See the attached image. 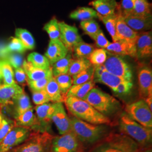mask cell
Listing matches in <instances>:
<instances>
[{"label":"cell","instance_id":"1","mask_svg":"<svg viewBox=\"0 0 152 152\" xmlns=\"http://www.w3.org/2000/svg\"><path fill=\"white\" fill-rule=\"evenodd\" d=\"M68 110L78 119L94 125L111 126L112 122L108 117L99 112L85 100L74 97H68L64 100Z\"/></svg>","mask_w":152,"mask_h":152},{"label":"cell","instance_id":"2","mask_svg":"<svg viewBox=\"0 0 152 152\" xmlns=\"http://www.w3.org/2000/svg\"><path fill=\"white\" fill-rule=\"evenodd\" d=\"M71 129L81 144L92 145L102 140L110 132L109 126L94 125L77 118H69Z\"/></svg>","mask_w":152,"mask_h":152},{"label":"cell","instance_id":"3","mask_svg":"<svg viewBox=\"0 0 152 152\" xmlns=\"http://www.w3.org/2000/svg\"><path fill=\"white\" fill-rule=\"evenodd\" d=\"M141 148L125 134L110 132L90 152H142Z\"/></svg>","mask_w":152,"mask_h":152},{"label":"cell","instance_id":"4","mask_svg":"<svg viewBox=\"0 0 152 152\" xmlns=\"http://www.w3.org/2000/svg\"><path fill=\"white\" fill-rule=\"evenodd\" d=\"M120 132L130 137L142 148L151 145L152 129L147 128L132 120L126 112L120 115L118 120Z\"/></svg>","mask_w":152,"mask_h":152},{"label":"cell","instance_id":"5","mask_svg":"<svg viewBox=\"0 0 152 152\" xmlns=\"http://www.w3.org/2000/svg\"><path fill=\"white\" fill-rule=\"evenodd\" d=\"M83 100L108 117L117 113L121 108V104L118 100L96 87L90 90Z\"/></svg>","mask_w":152,"mask_h":152},{"label":"cell","instance_id":"6","mask_svg":"<svg viewBox=\"0 0 152 152\" xmlns=\"http://www.w3.org/2000/svg\"><path fill=\"white\" fill-rule=\"evenodd\" d=\"M53 137L48 131L32 132L23 143L8 152H51Z\"/></svg>","mask_w":152,"mask_h":152},{"label":"cell","instance_id":"7","mask_svg":"<svg viewBox=\"0 0 152 152\" xmlns=\"http://www.w3.org/2000/svg\"><path fill=\"white\" fill-rule=\"evenodd\" d=\"M125 110L132 120L145 127L152 129V110L144 100L127 104Z\"/></svg>","mask_w":152,"mask_h":152},{"label":"cell","instance_id":"8","mask_svg":"<svg viewBox=\"0 0 152 152\" xmlns=\"http://www.w3.org/2000/svg\"><path fill=\"white\" fill-rule=\"evenodd\" d=\"M107 58L103 65L105 70L126 81H132V72L130 65L119 55L107 52Z\"/></svg>","mask_w":152,"mask_h":152},{"label":"cell","instance_id":"9","mask_svg":"<svg viewBox=\"0 0 152 152\" xmlns=\"http://www.w3.org/2000/svg\"><path fill=\"white\" fill-rule=\"evenodd\" d=\"M81 143L71 130L60 136L54 137L51 141V152H80Z\"/></svg>","mask_w":152,"mask_h":152},{"label":"cell","instance_id":"10","mask_svg":"<svg viewBox=\"0 0 152 152\" xmlns=\"http://www.w3.org/2000/svg\"><path fill=\"white\" fill-rule=\"evenodd\" d=\"M29 127L15 126L0 142V152H8L25 141L32 133Z\"/></svg>","mask_w":152,"mask_h":152},{"label":"cell","instance_id":"11","mask_svg":"<svg viewBox=\"0 0 152 152\" xmlns=\"http://www.w3.org/2000/svg\"><path fill=\"white\" fill-rule=\"evenodd\" d=\"M60 41L68 51L73 52L76 45L83 41L77 28L69 25L65 22H59Z\"/></svg>","mask_w":152,"mask_h":152},{"label":"cell","instance_id":"12","mask_svg":"<svg viewBox=\"0 0 152 152\" xmlns=\"http://www.w3.org/2000/svg\"><path fill=\"white\" fill-rule=\"evenodd\" d=\"M139 94L142 100L152 96V72L147 65H140L137 71Z\"/></svg>","mask_w":152,"mask_h":152},{"label":"cell","instance_id":"13","mask_svg":"<svg viewBox=\"0 0 152 152\" xmlns=\"http://www.w3.org/2000/svg\"><path fill=\"white\" fill-rule=\"evenodd\" d=\"M55 104V110L52 115L51 121L54 122L61 135L72 130L71 121L63 103H56Z\"/></svg>","mask_w":152,"mask_h":152},{"label":"cell","instance_id":"14","mask_svg":"<svg viewBox=\"0 0 152 152\" xmlns=\"http://www.w3.org/2000/svg\"><path fill=\"white\" fill-rule=\"evenodd\" d=\"M135 47L137 59L151 57L152 54V31L139 33Z\"/></svg>","mask_w":152,"mask_h":152},{"label":"cell","instance_id":"15","mask_svg":"<svg viewBox=\"0 0 152 152\" xmlns=\"http://www.w3.org/2000/svg\"><path fill=\"white\" fill-rule=\"evenodd\" d=\"M105 50L108 53L112 54L117 55L121 56H129L136 58L135 43L119 39L112 43H110Z\"/></svg>","mask_w":152,"mask_h":152},{"label":"cell","instance_id":"16","mask_svg":"<svg viewBox=\"0 0 152 152\" xmlns=\"http://www.w3.org/2000/svg\"><path fill=\"white\" fill-rule=\"evenodd\" d=\"M68 54V51L60 39L50 40L45 56L49 60L50 64H53L57 61L64 58Z\"/></svg>","mask_w":152,"mask_h":152},{"label":"cell","instance_id":"17","mask_svg":"<svg viewBox=\"0 0 152 152\" xmlns=\"http://www.w3.org/2000/svg\"><path fill=\"white\" fill-rule=\"evenodd\" d=\"M126 24L136 32H146L152 28V17L131 15L124 18Z\"/></svg>","mask_w":152,"mask_h":152},{"label":"cell","instance_id":"18","mask_svg":"<svg viewBox=\"0 0 152 152\" xmlns=\"http://www.w3.org/2000/svg\"><path fill=\"white\" fill-rule=\"evenodd\" d=\"M90 5L95 9L99 18L114 14L118 3L117 0H94L90 2Z\"/></svg>","mask_w":152,"mask_h":152},{"label":"cell","instance_id":"19","mask_svg":"<svg viewBox=\"0 0 152 152\" xmlns=\"http://www.w3.org/2000/svg\"><path fill=\"white\" fill-rule=\"evenodd\" d=\"M139 33L129 27L125 23L122 16L119 15L116 26V35L118 39L136 43Z\"/></svg>","mask_w":152,"mask_h":152},{"label":"cell","instance_id":"20","mask_svg":"<svg viewBox=\"0 0 152 152\" xmlns=\"http://www.w3.org/2000/svg\"><path fill=\"white\" fill-rule=\"evenodd\" d=\"M23 92V88L16 83L12 85L0 83V105L4 106L8 104L14 98Z\"/></svg>","mask_w":152,"mask_h":152},{"label":"cell","instance_id":"21","mask_svg":"<svg viewBox=\"0 0 152 152\" xmlns=\"http://www.w3.org/2000/svg\"><path fill=\"white\" fill-rule=\"evenodd\" d=\"M25 71L28 80L31 81H36L50 77H53L51 67L48 69H41L34 67L28 61L24 60L22 66Z\"/></svg>","mask_w":152,"mask_h":152},{"label":"cell","instance_id":"22","mask_svg":"<svg viewBox=\"0 0 152 152\" xmlns=\"http://www.w3.org/2000/svg\"><path fill=\"white\" fill-rule=\"evenodd\" d=\"M35 109L39 126H41V125L46 126L51 121L52 115L55 110V104L49 103L43 104L42 105H37Z\"/></svg>","mask_w":152,"mask_h":152},{"label":"cell","instance_id":"23","mask_svg":"<svg viewBox=\"0 0 152 152\" xmlns=\"http://www.w3.org/2000/svg\"><path fill=\"white\" fill-rule=\"evenodd\" d=\"M95 82L94 80L80 85H73L66 93L65 98L74 97L81 100H84L90 90L95 87Z\"/></svg>","mask_w":152,"mask_h":152},{"label":"cell","instance_id":"24","mask_svg":"<svg viewBox=\"0 0 152 152\" xmlns=\"http://www.w3.org/2000/svg\"><path fill=\"white\" fill-rule=\"evenodd\" d=\"M14 122L15 126L29 127L32 130H34L35 127H39L38 120L34 114L33 108L15 117Z\"/></svg>","mask_w":152,"mask_h":152},{"label":"cell","instance_id":"25","mask_svg":"<svg viewBox=\"0 0 152 152\" xmlns=\"http://www.w3.org/2000/svg\"><path fill=\"white\" fill-rule=\"evenodd\" d=\"M9 104L12 105L14 108V118L28 110L32 108L29 98L24 91L14 98Z\"/></svg>","mask_w":152,"mask_h":152},{"label":"cell","instance_id":"26","mask_svg":"<svg viewBox=\"0 0 152 152\" xmlns=\"http://www.w3.org/2000/svg\"><path fill=\"white\" fill-rule=\"evenodd\" d=\"M124 81L126 80L111 74L108 71H106L105 69L99 76L94 78V81L95 82H99L111 88L113 91H114L115 88Z\"/></svg>","mask_w":152,"mask_h":152},{"label":"cell","instance_id":"27","mask_svg":"<svg viewBox=\"0 0 152 152\" xmlns=\"http://www.w3.org/2000/svg\"><path fill=\"white\" fill-rule=\"evenodd\" d=\"M45 90L48 95L50 101L53 103H63L64 102V98L54 77L49 81L45 87Z\"/></svg>","mask_w":152,"mask_h":152},{"label":"cell","instance_id":"28","mask_svg":"<svg viewBox=\"0 0 152 152\" xmlns=\"http://www.w3.org/2000/svg\"><path fill=\"white\" fill-rule=\"evenodd\" d=\"M69 17L72 19L78 20L81 21H85L94 18H99L97 12L94 9L87 7H81L72 11L70 14Z\"/></svg>","mask_w":152,"mask_h":152},{"label":"cell","instance_id":"29","mask_svg":"<svg viewBox=\"0 0 152 152\" xmlns=\"http://www.w3.org/2000/svg\"><path fill=\"white\" fill-rule=\"evenodd\" d=\"M72 59V55L68 54L64 58L54 63L51 67L53 77H56L61 75L68 74Z\"/></svg>","mask_w":152,"mask_h":152},{"label":"cell","instance_id":"30","mask_svg":"<svg viewBox=\"0 0 152 152\" xmlns=\"http://www.w3.org/2000/svg\"><path fill=\"white\" fill-rule=\"evenodd\" d=\"M0 69L2 81L6 85H12L16 82L12 68L6 60H0Z\"/></svg>","mask_w":152,"mask_h":152},{"label":"cell","instance_id":"31","mask_svg":"<svg viewBox=\"0 0 152 152\" xmlns=\"http://www.w3.org/2000/svg\"><path fill=\"white\" fill-rule=\"evenodd\" d=\"M91 65L87 58H82L73 59L71 61L68 74L73 77L86 69Z\"/></svg>","mask_w":152,"mask_h":152},{"label":"cell","instance_id":"32","mask_svg":"<svg viewBox=\"0 0 152 152\" xmlns=\"http://www.w3.org/2000/svg\"><path fill=\"white\" fill-rule=\"evenodd\" d=\"M118 16L119 15L115 12L114 14L111 15L99 18L105 25L113 42L118 40L116 35V26Z\"/></svg>","mask_w":152,"mask_h":152},{"label":"cell","instance_id":"33","mask_svg":"<svg viewBox=\"0 0 152 152\" xmlns=\"http://www.w3.org/2000/svg\"><path fill=\"white\" fill-rule=\"evenodd\" d=\"M15 36L22 42L26 50H33L35 48V40L32 34L27 29L18 28L15 30Z\"/></svg>","mask_w":152,"mask_h":152},{"label":"cell","instance_id":"34","mask_svg":"<svg viewBox=\"0 0 152 152\" xmlns=\"http://www.w3.org/2000/svg\"><path fill=\"white\" fill-rule=\"evenodd\" d=\"M27 61L33 66L41 69H48L51 68L50 63L48 58L38 53H32L28 56Z\"/></svg>","mask_w":152,"mask_h":152},{"label":"cell","instance_id":"35","mask_svg":"<svg viewBox=\"0 0 152 152\" xmlns=\"http://www.w3.org/2000/svg\"><path fill=\"white\" fill-rule=\"evenodd\" d=\"M132 15L139 16H151V5L148 0H134V7Z\"/></svg>","mask_w":152,"mask_h":152},{"label":"cell","instance_id":"36","mask_svg":"<svg viewBox=\"0 0 152 152\" xmlns=\"http://www.w3.org/2000/svg\"><path fill=\"white\" fill-rule=\"evenodd\" d=\"M107 51L104 49H94L87 58L91 64L94 66L103 65L107 58Z\"/></svg>","mask_w":152,"mask_h":152},{"label":"cell","instance_id":"37","mask_svg":"<svg viewBox=\"0 0 152 152\" xmlns=\"http://www.w3.org/2000/svg\"><path fill=\"white\" fill-rule=\"evenodd\" d=\"M95 49L94 46L83 41L76 45L73 50L74 56L76 58H87Z\"/></svg>","mask_w":152,"mask_h":152},{"label":"cell","instance_id":"38","mask_svg":"<svg viewBox=\"0 0 152 152\" xmlns=\"http://www.w3.org/2000/svg\"><path fill=\"white\" fill-rule=\"evenodd\" d=\"M44 29L49 34L50 40L60 39L59 22L55 18H53L45 25Z\"/></svg>","mask_w":152,"mask_h":152},{"label":"cell","instance_id":"39","mask_svg":"<svg viewBox=\"0 0 152 152\" xmlns=\"http://www.w3.org/2000/svg\"><path fill=\"white\" fill-rule=\"evenodd\" d=\"M94 66L91 65L86 69L72 77L73 85H80L94 80Z\"/></svg>","mask_w":152,"mask_h":152},{"label":"cell","instance_id":"40","mask_svg":"<svg viewBox=\"0 0 152 152\" xmlns=\"http://www.w3.org/2000/svg\"><path fill=\"white\" fill-rule=\"evenodd\" d=\"M54 78L60 88L61 93L65 100L66 93L73 85L72 77L68 74H65L59 75Z\"/></svg>","mask_w":152,"mask_h":152},{"label":"cell","instance_id":"41","mask_svg":"<svg viewBox=\"0 0 152 152\" xmlns=\"http://www.w3.org/2000/svg\"><path fill=\"white\" fill-rule=\"evenodd\" d=\"M80 27L92 39L100 29L99 24L94 19L82 21L80 23Z\"/></svg>","mask_w":152,"mask_h":152},{"label":"cell","instance_id":"42","mask_svg":"<svg viewBox=\"0 0 152 152\" xmlns=\"http://www.w3.org/2000/svg\"><path fill=\"white\" fill-rule=\"evenodd\" d=\"M134 0H121L116 12L124 18L131 15L134 10Z\"/></svg>","mask_w":152,"mask_h":152},{"label":"cell","instance_id":"43","mask_svg":"<svg viewBox=\"0 0 152 152\" xmlns=\"http://www.w3.org/2000/svg\"><path fill=\"white\" fill-rule=\"evenodd\" d=\"M6 49L7 52L10 53L22 54L26 51L21 41L16 37H12L9 44L6 45Z\"/></svg>","mask_w":152,"mask_h":152},{"label":"cell","instance_id":"44","mask_svg":"<svg viewBox=\"0 0 152 152\" xmlns=\"http://www.w3.org/2000/svg\"><path fill=\"white\" fill-rule=\"evenodd\" d=\"M15 126L14 121L3 117L0 124V142Z\"/></svg>","mask_w":152,"mask_h":152},{"label":"cell","instance_id":"45","mask_svg":"<svg viewBox=\"0 0 152 152\" xmlns=\"http://www.w3.org/2000/svg\"><path fill=\"white\" fill-rule=\"evenodd\" d=\"M33 103L36 105H42L43 104L49 103L50 101L48 95L45 88L39 91H32Z\"/></svg>","mask_w":152,"mask_h":152},{"label":"cell","instance_id":"46","mask_svg":"<svg viewBox=\"0 0 152 152\" xmlns=\"http://www.w3.org/2000/svg\"><path fill=\"white\" fill-rule=\"evenodd\" d=\"M14 69L22 68L24 63V58L22 54L10 53L5 59Z\"/></svg>","mask_w":152,"mask_h":152},{"label":"cell","instance_id":"47","mask_svg":"<svg viewBox=\"0 0 152 152\" xmlns=\"http://www.w3.org/2000/svg\"><path fill=\"white\" fill-rule=\"evenodd\" d=\"M53 77H47L36 81H31L28 79L27 84L32 91H39L45 88L49 81Z\"/></svg>","mask_w":152,"mask_h":152},{"label":"cell","instance_id":"48","mask_svg":"<svg viewBox=\"0 0 152 152\" xmlns=\"http://www.w3.org/2000/svg\"><path fill=\"white\" fill-rule=\"evenodd\" d=\"M133 86L132 81H124L118 85L113 92L119 95H127L131 92Z\"/></svg>","mask_w":152,"mask_h":152},{"label":"cell","instance_id":"49","mask_svg":"<svg viewBox=\"0 0 152 152\" xmlns=\"http://www.w3.org/2000/svg\"><path fill=\"white\" fill-rule=\"evenodd\" d=\"M93 39L95 41L96 46L100 49H106L110 43L101 29H100Z\"/></svg>","mask_w":152,"mask_h":152},{"label":"cell","instance_id":"50","mask_svg":"<svg viewBox=\"0 0 152 152\" xmlns=\"http://www.w3.org/2000/svg\"><path fill=\"white\" fill-rule=\"evenodd\" d=\"M14 78L16 82L20 84L27 83L28 77L23 68H15L14 71Z\"/></svg>","mask_w":152,"mask_h":152},{"label":"cell","instance_id":"51","mask_svg":"<svg viewBox=\"0 0 152 152\" xmlns=\"http://www.w3.org/2000/svg\"><path fill=\"white\" fill-rule=\"evenodd\" d=\"M9 54L6 49V45L0 42V58L3 59V60H5Z\"/></svg>","mask_w":152,"mask_h":152},{"label":"cell","instance_id":"52","mask_svg":"<svg viewBox=\"0 0 152 152\" xmlns=\"http://www.w3.org/2000/svg\"><path fill=\"white\" fill-rule=\"evenodd\" d=\"M144 101L147 103L148 106L149 107V108H150V109L152 110V96H149L148 98L145 99L144 100Z\"/></svg>","mask_w":152,"mask_h":152},{"label":"cell","instance_id":"53","mask_svg":"<svg viewBox=\"0 0 152 152\" xmlns=\"http://www.w3.org/2000/svg\"><path fill=\"white\" fill-rule=\"evenodd\" d=\"M2 119H3V116H2V114L0 113V124H1V122H2Z\"/></svg>","mask_w":152,"mask_h":152},{"label":"cell","instance_id":"54","mask_svg":"<svg viewBox=\"0 0 152 152\" xmlns=\"http://www.w3.org/2000/svg\"><path fill=\"white\" fill-rule=\"evenodd\" d=\"M142 152H152V149H149L146 150V151H143Z\"/></svg>","mask_w":152,"mask_h":152},{"label":"cell","instance_id":"55","mask_svg":"<svg viewBox=\"0 0 152 152\" xmlns=\"http://www.w3.org/2000/svg\"><path fill=\"white\" fill-rule=\"evenodd\" d=\"M0 82H2V78H1V69H0Z\"/></svg>","mask_w":152,"mask_h":152},{"label":"cell","instance_id":"56","mask_svg":"<svg viewBox=\"0 0 152 152\" xmlns=\"http://www.w3.org/2000/svg\"><path fill=\"white\" fill-rule=\"evenodd\" d=\"M2 83V82H0V83Z\"/></svg>","mask_w":152,"mask_h":152}]
</instances>
